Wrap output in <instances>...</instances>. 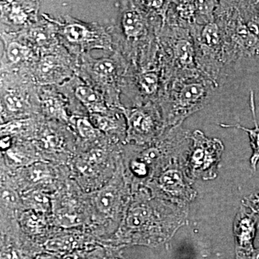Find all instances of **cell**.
Returning a JSON list of instances; mask_svg holds the SVG:
<instances>
[{
  "instance_id": "obj_17",
  "label": "cell",
  "mask_w": 259,
  "mask_h": 259,
  "mask_svg": "<svg viewBox=\"0 0 259 259\" xmlns=\"http://www.w3.org/2000/svg\"><path fill=\"white\" fill-rule=\"evenodd\" d=\"M115 69L113 62L109 59H102L94 65L95 72L102 76H110L115 71Z\"/></svg>"
},
{
  "instance_id": "obj_15",
  "label": "cell",
  "mask_w": 259,
  "mask_h": 259,
  "mask_svg": "<svg viewBox=\"0 0 259 259\" xmlns=\"http://www.w3.org/2000/svg\"><path fill=\"white\" fill-rule=\"evenodd\" d=\"M64 35L68 40L72 42H79L86 40L90 32L83 25L78 23L69 24L64 27Z\"/></svg>"
},
{
  "instance_id": "obj_4",
  "label": "cell",
  "mask_w": 259,
  "mask_h": 259,
  "mask_svg": "<svg viewBox=\"0 0 259 259\" xmlns=\"http://www.w3.org/2000/svg\"><path fill=\"white\" fill-rule=\"evenodd\" d=\"M161 32L164 47L163 60L171 79L200 72L197 67L193 38L190 30L164 24Z\"/></svg>"
},
{
  "instance_id": "obj_12",
  "label": "cell",
  "mask_w": 259,
  "mask_h": 259,
  "mask_svg": "<svg viewBox=\"0 0 259 259\" xmlns=\"http://www.w3.org/2000/svg\"><path fill=\"white\" fill-rule=\"evenodd\" d=\"M236 5L247 28L259 40V1H236Z\"/></svg>"
},
{
  "instance_id": "obj_13",
  "label": "cell",
  "mask_w": 259,
  "mask_h": 259,
  "mask_svg": "<svg viewBox=\"0 0 259 259\" xmlns=\"http://www.w3.org/2000/svg\"><path fill=\"white\" fill-rule=\"evenodd\" d=\"M75 95L78 100L89 108L93 109L95 111H100L102 110L100 103L101 98L93 89L86 86H79L76 88Z\"/></svg>"
},
{
  "instance_id": "obj_2",
  "label": "cell",
  "mask_w": 259,
  "mask_h": 259,
  "mask_svg": "<svg viewBox=\"0 0 259 259\" xmlns=\"http://www.w3.org/2000/svg\"><path fill=\"white\" fill-rule=\"evenodd\" d=\"M214 22L222 35L223 61L227 67L242 59L259 56V40L245 25L236 1H219Z\"/></svg>"
},
{
  "instance_id": "obj_11",
  "label": "cell",
  "mask_w": 259,
  "mask_h": 259,
  "mask_svg": "<svg viewBox=\"0 0 259 259\" xmlns=\"http://www.w3.org/2000/svg\"><path fill=\"white\" fill-rule=\"evenodd\" d=\"M152 221H154V212L149 204H139L130 209L126 225L133 231H139L148 226Z\"/></svg>"
},
{
  "instance_id": "obj_18",
  "label": "cell",
  "mask_w": 259,
  "mask_h": 259,
  "mask_svg": "<svg viewBox=\"0 0 259 259\" xmlns=\"http://www.w3.org/2000/svg\"><path fill=\"white\" fill-rule=\"evenodd\" d=\"M76 127L79 134L85 139H90L95 137L96 135L95 127L90 123V121L86 118H79L76 121Z\"/></svg>"
},
{
  "instance_id": "obj_22",
  "label": "cell",
  "mask_w": 259,
  "mask_h": 259,
  "mask_svg": "<svg viewBox=\"0 0 259 259\" xmlns=\"http://www.w3.org/2000/svg\"><path fill=\"white\" fill-rule=\"evenodd\" d=\"M131 168L136 176L144 177L148 174L147 164L141 159L134 160L131 161Z\"/></svg>"
},
{
  "instance_id": "obj_16",
  "label": "cell",
  "mask_w": 259,
  "mask_h": 259,
  "mask_svg": "<svg viewBox=\"0 0 259 259\" xmlns=\"http://www.w3.org/2000/svg\"><path fill=\"white\" fill-rule=\"evenodd\" d=\"M8 59L13 63H18L29 54V49L17 42H10L7 49Z\"/></svg>"
},
{
  "instance_id": "obj_3",
  "label": "cell",
  "mask_w": 259,
  "mask_h": 259,
  "mask_svg": "<svg viewBox=\"0 0 259 259\" xmlns=\"http://www.w3.org/2000/svg\"><path fill=\"white\" fill-rule=\"evenodd\" d=\"M190 32L198 69L219 87L228 75V67L223 61V38L219 27L214 21L203 26L192 27Z\"/></svg>"
},
{
  "instance_id": "obj_24",
  "label": "cell",
  "mask_w": 259,
  "mask_h": 259,
  "mask_svg": "<svg viewBox=\"0 0 259 259\" xmlns=\"http://www.w3.org/2000/svg\"><path fill=\"white\" fill-rule=\"evenodd\" d=\"M238 259H259V248L251 251L238 253Z\"/></svg>"
},
{
  "instance_id": "obj_23",
  "label": "cell",
  "mask_w": 259,
  "mask_h": 259,
  "mask_svg": "<svg viewBox=\"0 0 259 259\" xmlns=\"http://www.w3.org/2000/svg\"><path fill=\"white\" fill-rule=\"evenodd\" d=\"M96 125L102 131H109L112 128H115L116 124L114 121L107 118V117H102L98 115H94Z\"/></svg>"
},
{
  "instance_id": "obj_20",
  "label": "cell",
  "mask_w": 259,
  "mask_h": 259,
  "mask_svg": "<svg viewBox=\"0 0 259 259\" xmlns=\"http://www.w3.org/2000/svg\"><path fill=\"white\" fill-rule=\"evenodd\" d=\"M243 205L250 209L251 212L259 214V192H254L245 197Z\"/></svg>"
},
{
  "instance_id": "obj_10",
  "label": "cell",
  "mask_w": 259,
  "mask_h": 259,
  "mask_svg": "<svg viewBox=\"0 0 259 259\" xmlns=\"http://www.w3.org/2000/svg\"><path fill=\"white\" fill-rule=\"evenodd\" d=\"M249 106L253 118L254 127L248 128L240 124L228 125V124L220 123V126L226 128H236L245 131L248 135L250 144L252 148V156L250 158V168L253 171H256L257 165L259 161V125L257 120L256 107H255V94L253 90H250L249 94Z\"/></svg>"
},
{
  "instance_id": "obj_7",
  "label": "cell",
  "mask_w": 259,
  "mask_h": 259,
  "mask_svg": "<svg viewBox=\"0 0 259 259\" xmlns=\"http://www.w3.org/2000/svg\"><path fill=\"white\" fill-rule=\"evenodd\" d=\"M127 122L131 138L140 142L151 139L161 125L159 114L151 105L130 111Z\"/></svg>"
},
{
  "instance_id": "obj_19",
  "label": "cell",
  "mask_w": 259,
  "mask_h": 259,
  "mask_svg": "<svg viewBox=\"0 0 259 259\" xmlns=\"http://www.w3.org/2000/svg\"><path fill=\"white\" fill-rule=\"evenodd\" d=\"M5 103L10 111H18L23 107V100L15 94H8L5 97Z\"/></svg>"
},
{
  "instance_id": "obj_5",
  "label": "cell",
  "mask_w": 259,
  "mask_h": 259,
  "mask_svg": "<svg viewBox=\"0 0 259 259\" xmlns=\"http://www.w3.org/2000/svg\"><path fill=\"white\" fill-rule=\"evenodd\" d=\"M191 145L185 161L189 178L214 180L218 176L224 145L218 139H209L203 132L196 130L190 134Z\"/></svg>"
},
{
  "instance_id": "obj_14",
  "label": "cell",
  "mask_w": 259,
  "mask_h": 259,
  "mask_svg": "<svg viewBox=\"0 0 259 259\" xmlns=\"http://www.w3.org/2000/svg\"><path fill=\"white\" fill-rule=\"evenodd\" d=\"M117 199V191L113 187H107L100 191L96 197L97 207L102 212H107L111 210Z\"/></svg>"
},
{
  "instance_id": "obj_8",
  "label": "cell",
  "mask_w": 259,
  "mask_h": 259,
  "mask_svg": "<svg viewBox=\"0 0 259 259\" xmlns=\"http://www.w3.org/2000/svg\"><path fill=\"white\" fill-rule=\"evenodd\" d=\"M258 222L259 214L251 211L248 212L246 207L241 206L233 223L237 253L251 251L254 249L253 241Z\"/></svg>"
},
{
  "instance_id": "obj_9",
  "label": "cell",
  "mask_w": 259,
  "mask_h": 259,
  "mask_svg": "<svg viewBox=\"0 0 259 259\" xmlns=\"http://www.w3.org/2000/svg\"><path fill=\"white\" fill-rule=\"evenodd\" d=\"M136 6L130 7L122 16V27L127 40L139 41L148 34V23L144 12Z\"/></svg>"
},
{
  "instance_id": "obj_21",
  "label": "cell",
  "mask_w": 259,
  "mask_h": 259,
  "mask_svg": "<svg viewBox=\"0 0 259 259\" xmlns=\"http://www.w3.org/2000/svg\"><path fill=\"white\" fill-rule=\"evenodd\" d=\"M10 18L17 24H23L26 21L27 14L18 4L13 3L10 14Z\"/></svg>"
},
{
  "instance_id": "obj_25",
  "label": "cell",
  "mask_w": 259,
  "mask_h": 259,
  "mask_svg": "<svg viewBox=\"0 0 259 259\" xmlns=\"http://www.w3.org/2000/svg\"><path fill=\"white\" fill-rule=\"evenodd\" d=\"M10 144H11V140H10L9 136H6V137L1 139L0 146H1L2 149L5 150L9 148Z\"/></svg>"
},
{
  "instance_id": "obj_1",
  "label": "cell",
  "mask_w": 259,
  "mask_h": 259,
  "mask_svg": "<svg viewBox=\"0 0 259 259\" xmlns=\"http://www.w3.org/2000/svg\"><path fill=\"white\" fill-rule=\"evenodd\" d=\"M218 88L201 72L171 79L163 93V123L170 128L182 125L208 105Z\"/></svg>"
},
{
  "instance_id": "obj_6",
  "label": "cell",
  "mask_w": 259,
  "mask_h": 259,
  "mask_svg": "<svg viewBox=\"0 0 259 259\" xmlns=\"http://www.w3.org/2000/svg\"><path fill=\"white\" fill-rule=\"evenodd\" d=\"M189 149L172 156L168 160L166 169L158 178V186L163 195H166L172 203L181 206H187L197 195L192 187V180L189 178L185 169Z\"/></svg>"
}]
</instances>
